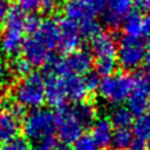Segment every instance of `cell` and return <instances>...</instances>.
Wrapping results in <instances>:
<instances>
[{
    "mask_svg": "<svg viewBox=\"0 0 150 150\" xmlns=\"http://www.w3.org/2000/svg\"><path fill=\"white\" fill-rule=\"evenodd\" d=\"M57 46H60L59 26L55 20L48 18L42 19L39 28L25 39L22 50L32 66H42L53 59Z\"/></svg>",
    "mask_w": 150,
    "mask_h": 150,
    "instance_id": "6da1fadb",
    "label": "cell"
},
{
    "mask_svg": "<svg viewBox=\"0 0 150 150\" xmlns=\"http://www.w3.org/2000/svg\"><path fill=\"white\" fill-rule=\"evenodd\" d=\"M21 129L26 141L36 144L50 141L55 134V115L46 108L33 109L25 115Z\"/></svg>",
    "mask_w": 150,
    "mask_h": 150,
    "instance_id": "7a4b0ae2",
    "label": "cell"
},
{
    "mask_svg": "<svg viewBox=\"0 0 150 150\" xmlns=\"http://www.w3.org/2000/svg\"><path fill=\"white\" fill-rule=\"evenodd\" d=\"M26 15L19 8H12L5 20V28L0 36V53L6 57H15L22 50L25 41Z\"/></svg>",
    "mask_w": 150,
    "mask_h": 150,
    "instance_id": "3957f363",
    "label": "cell"
},
{
    "mask_svg": "<svg viewBox=\"0 0 150 150\" xmlns=\"http://www.w3.org/2000/svg\"><path fill=\"white\" fill-rule=\"evenodd\" d=\"M16 103L23 108L38 109L45 101V77L40 73H30L21 77L13 89Z\"/></svg>",
    "mask_w": 150,
    "mask_h": 150,
    "instance_id": "277c9868",
    "label": "cell"
},
{
    "mask_svg": "<svg viewBox=\"0 0 150 150\" xmlns=\"http://www.w3.org/2000/svg\"><path fill=\"white\" fill-rule=\"evenodd\" d=\"M134 86L135 80L128 74L114 73L100 80L97 91L100 97L107 103L120 105L122 102L127 101Z\"/></svg>",
    "mask_w": 150,
    "mask_h": 150,
    "instance_id": "5b68a950",
    "label": "cell"
},
{
    "mask_svg": "<svg viewBox=\"0 0 150 150\" xmlns=\"http://www.w3.org/2000/svg\"><path fill=\"white\" fill-rule=\"evenodd\" d=\"M145 52V45L141 38L124 35L117 45L116 60L123 69L134 70L144 61Z\"/></svg>",
    "mask_w": 150,
    "mask_h": 150,
    "instance_id": "8992f818",
    "label": "cell"
},
{
    "mask_svg": "<svg viewBox=\"0 0 150 150\" xmlns=\"http://www.w3.org/2000/svg\"><path fill=\"white\" fill-rule=\"evenodd\" d=\"M83 127L76 118L71 107H62L55 115V132L63 144L73 143L82 135Z\"/></svg>",
    "mask_w": 150,
    "mask_h": 150,
    "instance_id": "52a82bcc",
    "label": "cell"
},
{
    "mask_svg": "<svg viewBox=\"0 0 150 150\" xmlns=\"http://www.w3.org/2000/svg\"><path fill=\"white\" fill-rule=\"evenodd\" d=\"M57 26L61 48L69 53L77 49L82 40L79 25L67 18H63L57 22Z\"/></svg>",
    "mask_w": 150,
    "mask_h": 150,
    "instance_id": "ba28073f",
    "label": "cell"
},
{
    "mask_svg": "<svg viewBox=\"0 0 150 150\" xmlns=\"http://www.w3.org/2000/svg\"><path fill=\"white\" fill-rule=\"evenodd\" d=\"M132 0H107L103 11V21L108 27L116 28L122 25L124 18L130 13Z\"/></svg>",
    "mask_w": 150,
    "mask_h": 150,
    "instance_id": "9c48e42d",
    "label": "cell"
},
{
    "mask_svg": "<svg viewBox=\"0 0 150 150\" xmlns=\"http://www.w3.org/2000/svg\"><path fill=\"white\" fill-rule=\"evenodd\" d=\"M63 61L68 74L79 76L86 75L90 71L93 66V54L84 48H77L70 52L68 56L63 59Z\"/></svg>",
    "mask_w": 150,
    "mask_h": 150,
    "instance_id": "30bf717a",
    "label": "cell"
},
{
    "mask_svg": "<svg viewBox=\"0 0 150 150\" xmlns=\"http://www.w3.org/2000/svg\"><path fill=\"white\" fill-rule=\"evenodd\" d=\"M45 100L54 108L60 109L64 107L67 96L62 76L49 74L48 77L45 79Z\"/></svg>",
    "mask_w": 150,
    "mask_h": 150,
    "instance_id": "8fae6325",
    "label": "cell"
},
{
    "mask_svg": "<svg viewBox=\"0 0 150 150\" xmlns=\"http://www.w3.org/2000/svg\"><path fill=\"white\" fill-rule=\"evenodd\" d=\"M91 50L96 60L101 59H116L117 42L110 33L101 32L91 39Z\"/></svg>",
    "mask_w": 150,
    "mask_h": 150,
    "instance_id": "7c38bea8",
    "label": "cell"
},
{
    "mask_svg": "<svg viewBox=\"0 0 150 150\" xmlns=\"http://www.w3.org/2000/svg\"><path fill=\"white\" fill-rule=\"evenodd\" d=\"M64 18L80 25L87 19L95 18V13L88 0H66L62 6Z\"/></svg>",
    "mask_w": 150,
    "mask_h": 150,
    "instance_id": "4fadbf2b",
    "label": "cell"
},
{
    "mask_svg": "<svg viewBox=\"0 0 150 150\" xmlns=\"http://www.w3.org/2000/svg\"><path fill=\"white\" fill-rule=\"evenodd\" d=\"M62 77L67 100H70L75 103L82 102L88 95V89L84 84L83 77L74 74H66Z\"/></svg>",
    "mask_w": 150,
    "mask_h": 150,
    "instance_id": "5bb4252c",
    "label": "cell"
},
{
    "mask_svg": "<svg viewBox=\"0 0 150 150\" xmlns=\"http://www.w3.org/2000/svg\"><path fill=\"white\" fill-rule=\"evenodd\" d=\"M112 134V125L108 118H97L91 125L90 136L98 148H108L111 145Z\"/></svg>",
    "mask_w": 150,
    "mask_h": 150,
    "instance_id": "9a60e30c",
    "label": "cell"
},
{
    "mask_svg": "<svg viewBox=\"0 0 150 150\" xmlns=\"http://www.w3.org/2000/svg\"><path fill=\"white\" fill-rule=\"evenodd\" d=\"M19 122L9 111L0 107V143H8L19 134Z\"/></svg>",
    "mask_w": 150,
    "mask_h": 150,
    "instance_id": "2e32d148",
    "label": "cell"
},
{
    "mask_svg": "<svg viewBox=\"0 0 150 150\" xmlns=\"http://www.w3.org/2000/svg\"><path fill=\"white\" fill-rule=\"evenodd\" d=\"M73 108V111L76 116V118L79 120V122L81 123V125L83 128L86 127H91L94 124V122L97 120V110L94 103L88 102V101H82L76 103Z\"/></svg>",
    "mask_w": 150,
    "mask_h": 150,
    "instance_id": "e0dca14e",
    "label": "cell"
},
{
    "mask_svg": "<svg viewBox=\"0 0 150 150\" xmlns=\"http://www.w3.org/2000/svg\"><path fill=\"white\" fill-rule=\"evenodd\" d=\"M127 108L131 111L132 115H144L146 109L149 108V97L136 86H134V89L131 90L129 97L127 98Z\"/></svg>",
    "mask_w": 150,
    "mask_h": 150,
    "instance_id": "ac0fdd59",
    "label": "cell"
},
{
    "mask_svg": "<svg viewBox=\"0 0 150 150\" xmlns=\"http://www.w3.org/2000/svg\"><path fill=\"white\" fill-rule=\"evenodd\" d=\"M116 129H129V127L134 123L132 114L125 105H116L111 109L110 116L108 118Z\"/></svg>",
    "mask_w": 150,
    "mask_h": 150,
    "instance_id": "d6986e66",
    "label": "cell"
},
{
    "mask_svg": "<svg viewBox=\"0 0 150 150\" xmlns=\"http://www.w3.org/2000/svg\"><path fill=\"white\" fill-rule=\"evenodd\" d=\"M123 30L127 36L138 38L142 34L143 19L138 12H130L123 20Z\"/></svg>",
    "mask_w": 150,
    "mask_h": 150,
    "instance_id": "ffe728a7",
    "label": "cell"
},
{
    "mask_svg": "<svg viewBox=\"0 0 150 150\" xmlns=\"http://www.w3.org/2000/svg\"><path fill=\"white\" fill-rule=\"evenodd\" d=\"M132 135L136 136L137 141L144 142L150 138V116L141 115L132 123Z\"/></svg>",
    "mask_w": 150,
    "mask_h": 150,
    "instance_id": "44dd1931",
    "label": "cell"
},
{
    "mask_svg": "<svg viewBox=\"0 0 150 150\" xmlns=\"http://www.w3.org/2000/svg\"><path fill=\"white\" fill-rule=\"evenodd\" d=\"M132 142V131L129 129H116L112 134L111 145L115 150H128Z\"/></svg>",
    "mask_w": 150,
    "mask_h": 150,
    "instance_id": "7402d4cb",
    "label": "cell"
},
{
    "mask_svg": "<svg viewBox=\"0 0 150 150\" xmlns=\"http://www.w3.org/2000/svg\"><path fill=\"white\" fill-rule=\"evenodd\" d=\"M79 27H80L81 35L88 39H94L96 35L101 33V23L95 18L84 20L79 25Z\"/></svg>",
    "mask_w": 150,
    "mask_h": 150,
    "instance_id": "603a6c76",
    "label": "cell"
},
{
    "mask_svg": "<svg viewBox=\"0 0 150 150\" xmlns=\"http://www.w3.org/2000/svg\"><path fill=\"white\" fill-rule=\"evenodd\" d=\"M13 75L23 77L28 74H30L32 71V64L25 59V57H14L9 64V69H8Z\"/></svg>",
    "mask_w": 150,
    "mask_h": 150,
    "instance_id": "cb8c5ba5",
    "label": "cell"
},
{
    "mask_svg": "<svg viewBox=\"0 0 150 150\" xmlns=\"http://www.w3.org/2000/svg\"><path fill=\"white\" fill-rule=\"evenodd\" d=\"M116 64H117V60L116 59H101V60H96L95 61V68H96V74L100 76L102 75L108 76L114 74L115 69H116Z\"/></svg>",
    "mask_w": 150,
    "mask_h": 150,
    "instance_id": "d4e9b609",
    "label": "cell"
},
{
    "mask_svg": "<svg viewBox=\"0 0 150 150\" xmlns=\"http://www.w3.org/2000/svg\"><path fill=\"white\" fill-rule=\"evenodd\" d=\"M90 135H81L71 143V150H98Z\"/></svg>",
    "mask_w": 150,
    "mask_h": 150,
    "instance_id": "484cf974",
    "label": "cell"
},
{
    "mask_svg": "<svg viewBox=\"0 0 150 150\" xmlns=\"http://www.w3.org/2000/svg\"><path fill=\"white\" fill-rule=\"evenodd\" d=\"M135 86L139 88L150 98V69L138 75L137 80L135 81Z\"/></svg>",
    "mask_w": 150,
    "mask_h": 150,
    "instance_id": "4316f807",
    "label": "cell"
},
{
    "mask_svg": "<svg viewBox=\"0 0 150 150\" xmlns=\"http://www.w3.org/2000/svg\"><path fill=\"white\" fill-rule=\"evenodd\" d=\"M30 150H69V149L67 148L66 144L57 142V141H54V139H50V141L36 144Z\"/></svg>",
    "mask_w": 150,
    "mask_h": 150,
    "instance_id": "83f0119b",
    "label": "cell"
},
{
    "mask_svg": "<svg viewBox=\"0 0 150 150\" xmlns=\"http://www.w3.org/2000/svg\"><path fill=\"white\" fill-rule=\"evenodd\" d=\"M19 8L22 12L34 13L41 8V0H16Z\"/></svg>",
    "mask_w": 150,
    "mask_h": 150,
    "instance_id": "f1b7e54d",
    "label": "cell"
},
{
    "mask_svg": "<svg viewBox=\"0 0 150 150\" xmlns=\"http://www.w3.org/2000/svg\"><path fill=\"white\" fill-rule=\"evenodd\" d=\"M41 21H42V19L38 14H35V13H32L30 15L26 16V22H25L26 32H28L29 34L33 33V32H35L39 28Z\"/></svg>",
    "mask_w": 150,
    "mask_h": 150,
    "instance_id": "f546056e",
    "label": "cell"
},
{
    "mask_svg": "<svg viewBox=\"0 0 150 150\" xmlns=\"http://www.w3.org/2000/svg\"><path fill=\"white\" fill-rule=\"evenodd\" d=\"M1 150H29V146H28V143L26 139L15 138V139L6 143Z\"/></svg>",
    "mask_w": 150,
    "mask_h": 150,
    "instance_id": "4dcf8cb0",
    "label": "cell"
},
{
    "mask_svg": "<svg viewBox=\"0 0 150 150\" xmlns=\"http://www.w3.org/2000/svg\"><path fill=\"white\" fill-rule=\"evenodd\" d=\"M83 81H84V84L88 89V91H93L95 89H97L98 87V83H100V76L96 74V73H88L84 75L83 77Z\"/></svg>",
    "mask_w": 150,
    "mask_h": 150,
    "instance_id": "1f68e13d",
    "label": "cell"
},
{
    "mask_svg": "<svg viewBox=\"0 0 150 150\" xmlns=\"http://www.w3.org/2000/svg\"><path fill=\"white\" fill-rule=\"evenodd\" d=\"M8 75H9L8 68L6 67V64L4 63V61L0 59V94L4 91V89H5L6 84H7Z\"/></svg>",
    "mask_w": 150,
    "mask_h": 150,
    "instance_id": "d6a6232c",
    "label": "cell"
},
{
    "mask_svg": "<svg viewBox=\"0 0 150 150\" xmlns=\"http://www.w3.org/2000/svg\"><path fill=\"white\" fill-rule=\"evenodd\" d=\"M132 5L138 12L145 13L150 11V0H132Z\"/></svg>",
    "mask_w": 150,
    "mask_h": 150,
    "instance_id": "836d02e7",
    "label": "cell"
},
{
    "mask_svg": "<svg viewBox=\"0 0 150 150\" xmlns=\"http://www.w3.org/2000/svg\"><path fill=\"white\" fill-rule=\"evenodd\" d=\"M9 4L8 0H0V23H4L8 13H9Z\"/></svg>",
    "mask_w": 150,
    "mask_h": 150,
    "instance_id": "e575fe53",
    "label": "cell"
},
{
    "mask_svg": "<svg viewBox=\"0 0 150 150\" xmlns=\"http://www.w3.org/2000/svg\"><path fill=\"white\" fill-rule=\"evenodd\" d=\"M144 39L150 42V16L143 19V26H142V34Z\"/></svg>",
    "mask_w": 150,
    "mask_h": 150,
    "instance_id": "d590c367",
    "label": "cell"
},
{
    "mask_svg": "<svg viewBox=\"0 0 150 150\" xmlns=\"http://www.w3.org/2000/svg\"><path fill=\"white\" fill-rule=\"evenodd\" d=\"M61 0H41V8L43 11H52L54 9Z\"/></svg>",
    "mask_w": 150,
    "mask_h": 150,
    "instance_id": "8d00e7d4",
    "label": "cell"
},
{
    "mask_svg": "<svg viewBox=\"0 0 150 150\" xmlns=\"http://www.w3.org/2000/svg\"><path fill=\"white\" fill-rule=\"evenodd\" d=\"M128 150H146V149H145V145L143 144V142H141V141H134L132 144L130 145V148Z\"/></svg>",
    "mask_w": 150,
    "mask_h": 150,
    "instance_id": "74e56055",
    "label": "cell"
},
{
    "mask_svg": "<svg viewBox=\"0 0 150 150\" xmlns=\"http://www.w3.org/2000/svg\"><path fill=\"white\" fill-rule=\"evenodd\" d=\"M144 62H145V64H146V67L150 69V47L146 49V52H145V56H144Z\"/></svg>",
    "mask_w": 150,
    "mask_h": 150,
    "instance_id": "f35d334b",
    "label": "cell"
},
{
    "mask_svg": "<svg viewBox=\"0 0 150 150\" xmlns=\"http://www.w3.org/2000/svg\"><path fill=\"white\" fill-rule=\"evenodd\" d=\"M145 149H146V150H150V138L146 141V146H145Z\"/></svg>",
    "mask_w": 150,
    "mask_h": 150,
    "instance_id": "ab89813d",
    "label": "cell"
},
{
    "mask_svg": "<svg viewBox=\"0 0 150 150\" xmlns=\"http://www.w3.org/2000/svg\"><path fill=\"white\" fill-rule=\"evenodd\" d=\"M149 116H150V105H149Z\"/></svg>",
    "mask_w": 150,
    "mask_h": 150,
    "instance_id": "60d3db41",
    "label": "cell"
}]
</instances>
